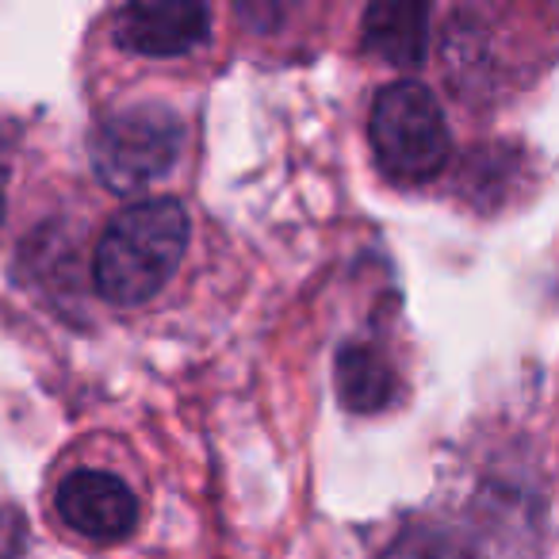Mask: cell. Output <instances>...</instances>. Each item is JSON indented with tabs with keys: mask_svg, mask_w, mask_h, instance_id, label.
I'll use <instances>...</instances> for the list:
<instances>
[{
	"mask_svg": "<svg viewBox=\"0 0 559 559\" xmlns=\"http://www.w3.org/2000/svg\"><path fill=\"white\" fill-rule=\"evenodd\" d=\"M188 211L169 195L139 200L119 211L93 257V280L108 304H150L188 253Z\"/></svg>",
	"mask_w": 559,
	"mask_h": 559,
	"instance_id": "obj_1",
	"label": "cell"
},
{
	"mask_svg": "<svg viewBox=\"0 0 559 559\" xmlns=\"http://www.w3.org/2000/svg\"><path fill=\"white\" fill-rule=\"evenodd\" d=\"M368 139L380 169L403 185L433 180L452 154V134L441 104L418 81H395L376 96Z\"/></svg>",
	"mask_w": 559,
	"mask_h": 559,
	"instance_id": "obj_2",
	"label": "cell"
},
{
	"mask_svg": "<svg viewBox=\"0 0 559 559\" xmlns=\"http://www.w3.org/2000/svg\"><path fill=\"white\" fill-rule=\"evenodd\" d=\"M185 150V123L165 104H134L108 116L88 139L93 173L111 192H142L173 165Z\"/></svg>",
	"mask_w": 559,
	"mask_h": 559,
	"instance_id": "obj_3",
	"label": "cell"
},
{
	"mask_svg": "<svg viewBox=\"0 0 559 559\" xmlns=\"http://www.w3.org/2000/svg\"><path fill=\"white\" fill-rule=\"evenodd\" d=\"M211 35V0H127L116 43L139 58H185Z\"/></svg>",
	"mask_w": 559,
	"mask_h": 559,
	"instance_id": "obj_4",
	"label": "cell"
},
{
	"mask_svg": "<svg viewBox=\"0 0 559 559\" xmlns=\"http://www.w3.org/2000/svg\"><path fill=\"white\" fill-rule=\"evenodd\" d=\"M58 518L73 528V533L88 536V540H123L134 525H139V498L119 475L111 472H73L62 479L55 495Z\"/></svg>",
	"mask_w": 559,
	"mask_h": 559,
	"instance_id": "obj_5",
	"label": "cell"
},
{
	"mask_svg": "<svg viewBox=\"0 0 559 559\" xmlns=\"http://www.w3.org/2000/svg\"><path fill=\"white\" fill-rule=\"evenodd\" d=\"M429 0H368L365 9V50L399 70L426 62L429 47Z\"/></svg>",
	"mask_w": 559,
	"mask_h": 559,
	"instance_id": "obj_6",
	"label": "cell"
},
{
	"mask_svg": "<svg viewBox=\"0 0 559 559\" xmlns=\"http://www.w3.org/2000/svg\"><path fill=\"white\" fill-rule=\"evenodd\" d=\"M334 383H337V399H342L345 411L353 414H376L383 406H391L399 391V376L391 368V360L383 357L376 345L365 342H349L342 345L334 365Z\"/></svg>",
	"mask_w": 559,
	"mask_h": 559,
	"instance_id": "obj_7",
	"label": "cell"
},
{
	"mask_svg": "<svg viewBox=\"0 0 559 559\" xmlns=\"http://www.w3.org/2000/svg\"><path fill=\"white\" fill-rule=\"evenodd\" d=\"M383 559H472V556H467L464 540L452 536L449 528L414 525L391 540V548L383 551Z\"/></svg>",
	"mask_w": 559,
	"mask_h": 559,
	"instance_id": "obj_8",
	"label": "cell"
},
{
	"mask_svg": "<svg viewBox=\"0 0 559 559\" xmlns=\"http://www.w3.org/2000/svg\"><path fill=\"white\" fill-rule=\"evenodd\" d=\"M292 4H299V0H238V12L246 16L249 27L269 32L272 24H280V20L288 16Z\"/></svg>",
	"mask_w": 559,
	"mask_h": 559,
	"instance_id": "obj_9",
	"label": "cell"
},
{
	"mask_svg": "<svg viewBox=\"0 0 559 559\" xmlns=\"http://www.w3.org/2000/svg\"><path fill=\"white\" fill-rule=\"evenodd\" d=\"M12 157H16V127L0 119V223H4V207H9Z\"/></svg>",
	"mask_w": 559,
	"mask_h": 559,
	"instance_id": "obj_10",
	"label": "cell"
}]
</instances>
